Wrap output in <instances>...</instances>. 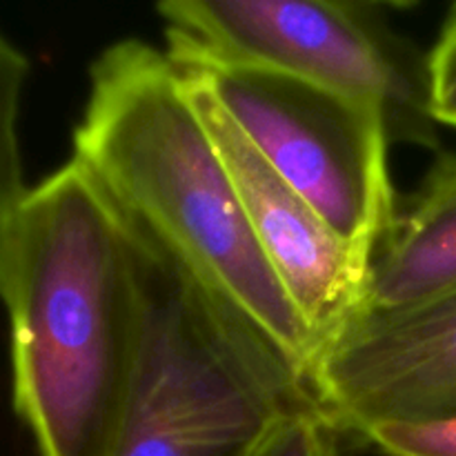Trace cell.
<instances>
[{"label": "cell", "mask_w": 456, "mask_h": 456, "mask_svg": "<svg viewBox=\"0 0 456 456\" xmlns=\"http://www.w3.org/2000/svg\"><path fill=\"white\" fill-rule=\"evenodd\" d=\"M71 159L142 245L307 386L319 346L263 256L185 76L165 49L125 38L98 53Z\"/></svg>", "instance_id": "6da1fadb"}, {"label": "cell", "mask_w": 456, "mask_h": 456, "mask_svg": "<svg viewBox=\"0 0 456 456\" xmlns=\"http://www.w3.org/2000/svg\"><path fill=\"white\" fill-rule=\"evenodd\" d=\"M12 396L40 456H111L141 343L138 245L76 159L34 185L0 274Z\"/></svg>", "instance_id": "7a4b0ae2"}, {"label": "cell", "mask_w": 456, "mask_h": 456, "mask_svg": "<svg viewBox=\"0 0 456 456\" xmlns=\"http://www.w3.org/2000/svg\"><path fill=\"white\" fill-rule=\"evenodd\" d=\"M136 245L141 343L111 456H252L285 417L314 405L305 381Z\"/></svg>", "instance_id": "3957f363"}, {"label": "cell", "mask_w": 456, "mask_h": 456, "mask_svg": "<svg viewBox=\"0 0 456 456\" xmlns=\"http://www.w3.org/2000/svg\"><path fill=\"white\" fill-rule=\"evenodd\" d=\"M390 4L321 0H167L156 7L176 65L279 71L368 101L392 145L439 151L428 53L392 27Z\"/></svg>", "instance_id": "277c9868"}, {"label": "cell", "mask_w": 456, "mask_h": 456, "mask_svg": "<svg viewBox=\"0 0 456 456\" xmlns=\"http://www.w3.org/2000/svg\"><path fill=\"white\" fill-rule=\"evenodd\" d=\"M176 67L208 87L254 150L338 239L374 258L399 216L392 141L377 105L261 67Z\"/></svg>", "instance_id": "5b68a950"}, {"label": "cell", "mask_w": 456, "mask_h": 456, "mask_svg": "<svg viewBox=\"0 0 456 456\" xmlns=\"http://www.w3.org/2000/svg\"><path fill=\"white\" fill-rule=\"evenodd\" d=\"M307 390L341 436L456 417V292L352 319L316 354Z\"/></svg>", "instance_id": "8992f818"}, {"label": "cell", "mask_w": 456, "mask_h": 456, "mask_svg": "<svg viewBox=\"0 0 456 456\" xmlns=\"http://www.w3.org/2000/svg\"><path fill=\"white\" fill-rule=\"evenodd\" d=\"M181 74L221 151L263 256L321 352L361 312L372 258L338 239L254 150L208 87Z\"/></svg>", "instance_id": "52a82bcc"}, {"label": "cell", "mask_w": 456, "mask_h": 456, "mask_svg": "<svg viewBox=\"0 0 456 456\" xmlns=\"http://www.w3.org/2000/svg\"><path fill=\"white\" fill-rule=\"evenodd\" d=\"M452 292L456 154H439L408 208L396 216L395 230L374 254L359 314L403 310Z\"/></svg>", "instance_id": "ba28073f"}, {"label": "cell", "mask_w": 456, "mask_h": 456, "mask_svg": "<svg viewBox=\"0 0 456 456\" xmlns=\"http://www.w3.org/2000/svg\"><path fill=\"white\" fill-rule=\"evenodd\" d=\"M29 71V58L0 29V274L13 223L31 190L25 181L18 132Z\"/></svg>", "instance_id": "9c48e42d"}, {"label": "cell", "mask_w": 456, "mask_h": 456, "mask_svg": "<svg viewBox=\"0 0 456 456\" xmlns=\"http://www.w3.org/2000/svg\"><path fill=\"white\" fill-rule=\"evenodd\" d=\"M338 432L316 405L285 417L252 456H343Z\"/></svg>", "instance_id": "30bf717a"}, {"label": "cell", "mask_w": 456, "mask_h": 456, "mask_svg": "<svg viewBox=\"0 0 456 456\" xmlns=\"http://www.w3.org/2000/svg\"><path fill=\"white\" fill-rule=\"evenodd\" d=\"M383 456H456V417L426 423H387L361 436Z\"/></svg>", "instance_id": "8fae6325"}, {"label": "cell", "mask_w": 456, "mask_h": 456, "mask_svg": "<svg viewBox=\"0 0 456 456\" xmlns=\"http://www.w3.org/2000/svg\"><path fill=\"white\" fill-rule=\"evenodd\" d=\"M428 83L435 120L456 129V4L445 16L436 43L428 52Z\"/></svg>", "instance_id": "7c38bea8"}]
</instances>
